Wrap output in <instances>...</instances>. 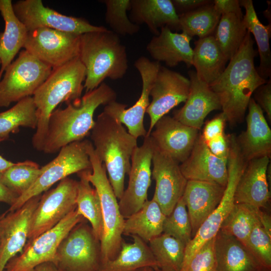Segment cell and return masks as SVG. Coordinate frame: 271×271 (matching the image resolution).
<instances>
[{"label":"cell","instance_id":"cell-1","mask_svg":"<svg viewBox=\"0 0 271 271\" xmlns=\"http://www.w3.org/2000/svg\"><path fill=\"white\" fill-rule=\"evenodd\" d=\"M253 41L247 31L245 39L227 67L209 86L217 96L222 112L231 125L242 122L251 95L266 80L255 67Z\"/></svg>","mask_w":271,"mask_h":271},{"label":"cell","instance_id":"cell-28","mask_svg":"<svg viewBox=\"0 0 271 271\" xmlns=\"http://www.w3.org/2000/svg\"><path fill=\"white\" fill-rule=\"evenodd\" d=\"M216 271H265L234 236L219 230L215 236Z\"/></svg>","mask_w":271,"mask_h":271},{"label":"cell","instance_id":"cell-7","mask_svg":"<svg viewBox=\"0 0 271 271\" xmlns=\"http://www.w3.org/2000/svg\"><path fill=\"white\" fill-rule=\"evenodd\" d=\"M229 151L227 159L228 179L222 199L216 208L202 223L186 245L184 258L180 270L184 269L197 252L207 242L214 238L234 204V194L238 181L247 163L239 149L236 137H229Z\"/></svg>","mask_w":271,"mask_h":271},{"label":"cell","instance_id":"cell-19","mask_svg":"<svg viewBox=\"0 0 271 271\" xmlns=\"http://www.w3.org/2000/svg\"><path fill=\"white\" fill-rule=\"evenodd\" d=\"M152 164V177L156 183L153 199L168 216L183 196L188 180L183 175L179 163L155 145Z\"/></svg>","mask_w":271,"mask_h":271},{"label":"cell","instance_id":"cell-48","mask_svg":"<svg viewBox=\"0 0 271 271\" xmlns=\"http://www.w3.org/2000/svg\"><path fill=\"white\" fill-rule=\"evenodd\" d=\"M178 16L210 5L213 1L208 0H171Z\"/></svg>","mask_w":271,"mask_h":271},{"label":"cell","instance_id":"cell-14","mask_svg":"<svg viewBox=\"0 0 271 271\" xmlns=\"http://www.w3.org/2000/svg\"><path fill=\"white\" fill-rule=\"evenodd\" d=\"M13 7L16 15L28 32L47 28L81 35L107 29L102 26L93 25L84 18L59 13L45 7L41 0H21L13 4Z\"/></svg>","mask_w":271,"mask_h":271},{"label":"cell","instance_id":"cell-11","mask_svg":"<svg viewBox=\"0 0 271 271\" xmlns=\"http://www.w3.org/2000/svg\"><path fill=\"white\" fill-rule=\"evenodd\" d=\"M55 264L63 271H98L100 244L92 228L76 225L60 244Z\"/></svg>","mask_w":271,"mask_h":271},{"label":"cell","instance_id":"cell-51","mask_svg":"<svg viewBox=\"0 0 271 271\" xmlns=\"http://www.w3.org/2000/svg\"><path fill=\"white\" fill-rule=\"evenodd\" d=\"M258 216L259 221L266 233L271 236V220L269 215L264 212H262L261 209L258 210Z\"/></svg>","mask_w":271,"mask_h":271},{"label":"cell","instance_id":"cell-50","mask_svg":"<svg viewBox=\"0 0 271 271\" xmlns=\"http://www.w3.org/2000/svg\"><path fill=\"white\" fill-rule=\"evenodd\" d=\"M18 195L7 187L3 182L0 176V202L12 205Z\"/></svg>","mask_w":271,"mask_h":271},{"label":"cell","instance_id":"cell-25","mask_svg":"<svg viewBox=\"0 0 271 271\" xmlns=\"http://www.w3.org/2000/svg\"><path fill=\"white\" fill-rule=\"evenodd\" d=\"M225 187L213 182L187 181L182 197L190 220L192 237L219 204Z\"/></svg>","mask_w":271,"mask_h":271},{"label":"cell","instance_id":"cell-56","mask_svg":"<svg viewBox=\"0 0 271 271\" xmlns=\"http://www.w3.org/2000/svg\"><path fill=\"white\" fill-rule=\"evenodd\" d=\"M0 65H1V61H0Z\"/></svg>","mask_w":271,"mask_h":271},{"label":"cell","instance_id":"cell-8","mask_svg":"<svg viewBox=\"0 0 271 271\" xmlns=\"http://www.w3.org/2000/svg\"><path fill=\"white\" fill-rule=\"evenodd\" d=\"M89 141L83 140L62 148L53 160L42 167L43 172L34 184L19 196L6 211L18 209L30 199L40 195L54 184L71 174L91 170V164L87 152Z\"/></svg>","mask_w":271,"mask_h":271},{"label":"cell","instance_id":"cell-13","mask_svg":"<svg viewBox=\"0 0 271 271\" xmlns=\"http://www.w3.org/2000/svg\"><path fill=\"white\" fill-rule=\"evenodd\" d=\"M78 181L67 177L41 196L33 214L28 240L51 229L76 208Z\"/></svg>","mask_w":271,"mask_h":271},{"label":"cell","instance_id":"cell-6","mask_svg":"<svg viewBox=\"0 0 271 271\" xmlns=\"http://www.w3.org/2000/svg\"><path fill=\"white\" fill-rule=\"evenodd\" d=\"M87 152L92 169L87 171V177L99 196L103 221V231L100 240L101 265L113 259L118 254L122 241L125 219L120 211L105 167L96 154L90 141Z\"/></svg>","mask_w":271,"mask_h":271},{"label":"cell","instance_id":"cell-46","mask_svg":"<svg viewBox=\"0 0 271 271\" xmlns=\"http://www.w3.org/2000/svg\"><path fill=\"white\" fill-rule=\"evenodd\" d=\"M254 100L271 120V82L270 79L259 86L254 91Z\"/></svg>","mask_w":271,"mask_h":271},{"label":"cell","instance_id":"cell-55","mask_svg":"<svg viewBox=\"0 0 271 271\" xmlns=\"http://www.w3.org/2000/svg\"><path fill=\"white\" fill-rule=\"evenodd\" d=\"M158 271H171V270H167V269H159Z\"/></svg>","mask_w":271,"mask_h":271},{"label":"cell","instance_id":"cell-16","mask_svg":"<svg viewBox=\"0 0 271 271\" xmlns=\"http://www.w3.org/2000/svg\"><path fill=\"white\" fill-rule=\"evenodd\" d=\"M134 65L142 81V92L138 100L127 109L126 105L115 100L105 105L103 110L116 117L125 125L127 131L138 139L145 138L147 133L144 124V116L150 104V91L161 65L159 62L141 56L136 60Z\"/></svg>","mask_w":271,"mask_h":271},{"label":"cell","instance_id":"cell-23","mask_svg":"<svg viewBox=\"0 0 271 271\" xmlns=\"http://www.w3.org/2000/svg\"><path fill=\"white\" fill-rule=\"evenodd\" d=\"M247 108L246 129L236 137L242 156L246 162L263 157L270 159L271 130L263 111L252 97Z\"/></svg>","mask_w":271,"mask_h":271},{"label":"cell","instance_id":"cell-27","mask_svg":"<svg viewBox=\"0 0 271 271\" xmlns=\"http://www.w3.org/2000/svg\"><path fill=\"white\" fill-rule=\"evenodd\" d=\"M129 11L132 23L146 25L155 36L165 27L180 30L179 16L171 0H130Z\"/></svg>","mask_w":271,"mask_h":271},{"label":"cell","instance_id":"cell-37","mask_svg":"<svg viewBox=\"0 0 271 271\" xmlns=\"http://www.w3.org/2000/svg\"><path fill=\"white\" fill-rule=\"evenodd\" d=\"M220 17L212 3L179 15V29L192 38L213 35Z\"/></svg>","mask_w":271,"mask_h":271},{"label":"cell","instance_id":"cell-43","mask_svg":"<svg viewBox=\"0 0 271 271\" xmlns=\"http://www.w3.org/2000/svg\"><path fill=\"white\" fill-rule=\"evenodd\" d=\"M245 247L265 271H270L271 236L266 233L259 222L251 230Z\"/></svg>","mask_w":271,"mask_h":271},{"label":"cell","instance_id":"cell-39","mask_svg":"<svg viewBox=\"0 0 271 271\" xmlns=\"http://www.w3.org/2000/svg\"><path fill=\"white\" fill-rule=\"evenodd\" d=\"M149 243L159 269L180 271L184 258L185 244L164 233L151 239Z\"/></svg>","mask_w":271,"mask_h":271},{"label":"cell","instance_id":"cell-24","mask_svg":"<svg viewBox=\"0 0 271 271\" xmlns=\"http://www.w3.org/2000/svg\"><path fill=\"white\" fill-rule=\"evenodd\" d=\"M270 159L263 157L247 163L234 194V203H243L255 208H265L270 199L267 170Z\"/></svg>","mask_w":271,"mask_h":271},{"label":"cell","instance_id":"cell-9","mask_svg":"<svg viewBox=\"0 0 271 271\" xmlns=\"http://www.w3.org/2000/svg\"><path fill=\"white\" fill-rule=\"evenodd\" d=\"M52 70L26 50L21 51L0 80V108L33 95Z\"/></svg>","mask_w":271,"mask_h":271},{"label":"cell","instance_id":"cell-36","mask_svg":"<svg viewBox=\"0 0 271 271\" xmlns=\"http://www.w3.org/2000/svg\"><path fill=\"white\" fill-rule=\"evenodd\" d=\"M243 17L234 14L221 15L213 33L216 42L228 61L239 49L247 32Z\"/></svg>","mask_w":271,"mask_h":271},{"label":"cell","instance_id":"cell-33","mask_svg":"<svg viewBox=\"0 0 271 271\" xmlns=\"http://www.w3.org/2000/svg\"><path fill=\"white\" fill-rule=\"evenodd\" d=\"M239 3L245 10L243 20L246 29L253 34L258 47L260 63L256 70L260 76L266 80L271 74L270 25L265 26L260 22L251 0H241Z\"/></svg>","mask_w":271,"mask_h":271},{"label":"cell","instance_id":"cell-30","mask_svg":"<svg viewBox=\"0 0 271 271\" xmlns=\"http://www.w3.org/2000/svg\"><path fill=\"white\" fill-rule=\"evenodd\" d=\"M192 60L198 78L209 85L222 74L228 61L213 35L195 42Z\"/></svg>","mask_w":271,"mask_h":271},{"label":"cell","instance_id":"cell-21","mask_svg":"<svg viewBox=\"0 0 271 271\" xmlns=\"http://www.w3.org/2000/svg\"><path fill=\"white\" fill-rule=\"evenodd\" d=\"M187 180L207 181L225 187L228 179L227 161L214 155L199 134L186 160L180 165Z\"/></svg>","mask_w":271,"mask_h":271},{"label":"cell","instance_id":"cell-17","mask_svg":"<svg viewBox=\"0 0 271 271\" xmlns=\"http://www.w3.org/2000/svg\"><path fill=\"white\" fill-rule=\"evenodd\" d=\"M190 79L180 73L161 66L151 88L152 101L146 113L150 123L147 136H149L157 121L172 109L185 102L190 89Z\"/></svg>","mask_w":271,"mask_h":271},{"label":"cell","instance_id":"cell-52","mask_svg":"<svg viewBox=\"0 0 271 271\" xmlns=\"http://www.w3.org/2000/svg\"><path fill=\"white\" fill-rule=\"evenodd\" d=\"M35 271H63L59 268L54 263L47 262L38 265Z\"/></svg>","mask_w":271,"mask_h":271},{"label":"cell","instance_id":"cell-4","mask_svg":"<svg viewBox=\"0 0 271 271\" xmlns=\"http://www.w3.org/2000/svg\"><path fill=\"white\" fill-rule=\"evenodd\" d=\"M86 78L85 67L77 57L52 70L33 98L38 123L32 144L36 150L43 151L50 116L60 103L75 102L81 99Z\"/></svg>","mask_w":271,"mask_h":271},{"label":"cell","instance_id":"cell-53","mask_svg":"<svg viewBox=\"0 0 271 271\" xmlns=\"http://www.w3.org/2000/svg\"><path fill=\"white\" fill-rule=\"evenodd\" d=\"M4 141L5 140L3 139H0V143ZM15 163L7 160L0 155V173L3 172L9 167L12 166Z\"/></svg>","mask_w":271,"mask_h":271},{"label":"cell","instance_id":"cell-32","mask_svg":"<svg viewBox=\"0 0 271 271\" xmlns=\"http://www.w3.org/2000/svg\"><path fill=\"white\" fill-rule=\"evenodd\" d=\"M166 215L152 198L124 220L123 234L136 235L146 243L163 233Z\"/></svg>","mask_w":271,"mask_h":271},{"label":"cell","instance_id":"cell-12","mask_svg":"<svg viewBox=\"0 0 271 271\" xmlns=\"http://www.w3.org/2000/svg\"><path fill=\"white\" fill-rule=\"evenodd\" d=\"M80 35L47 28L28 32L23 48L52 69L78 57Z\"/></svg>","mask_w":271,"mask_h":271},{"label":"cell","instance_id":"cell-5","mask_svg":"<svg viewBox=\"0 0 271 271\" xmlns=\"http://www.w3.org/2000/svg\"><path fill=\"white\" fill-rule=\"evenodd\" d=\"M78 58L86 70V92L96 88L106 78H122L128 67L125 46L118 35L107 29L81 35Z\"/></svg>","mask_w":271,"mask_h":271},{"label":"cell","instance_id":"cell-2","mask_svg":"<svg viewBox=\"0 0 271 271\" xmlns=\"http://www.w3.org/2000/svg\"><path fill=\"white\" fill-rule=\"evenodd\" d=\"M116 98L115 91L102 82L96 88L86 92L79 101L69 102L64 108L55 109L49 119L43 152L55 153L69 144L83 140L94 124L96 109Z\"/></svg>","mask_w":271,"mask_h":271},{"label":"cell","instance_id":"cell-41","mask_svg":"<svg viewBox=\"0 0 271 271\" xmlns=\"http://www.w3.org/2000/svg\"><path fill=\"white\" fill-rule=\"evenodd\" d=\"M105 5V20L111 31L121 36H132L140 30V26L132 23L126 12L130 9V0H104Z\"/></svg>","mask_w":271,"mask_h":271},{"label":"cell","instance_id":"cell-38","mask_svg":"<svg viewBox=\"0 0 271 271\" xmlns=\"http://www.w3.org/2000/svg\"><path fill=\"white\" fill-rule=\"evenodd\" d=\"M258 209L246 204L234 203L219 230L234 236L245 246L251 230L259 222Z\"/></svg>","mask_w":271,"mask_h":271},{"label":"cell","instance_id":"cell-29","mask_svg":"<svg viewBox=\"0 0 271 271\" xmlns=\"http://www.w3.org/2000/svg\"><path fill=\"white\" fill-rule=\"evenodd\" d=\"M0 14L5 29L0 32V80L26 42L28 31L16 15L11 0H0Z\"/></svg>","mask_w":271,"mask_h":271},{"label":"cell","instance_id":"cell-49","mask_svg":"<svg viewBox=\"0 0 271 271\" xmlns=\"http://www.w3.org/2000/svg\"><path fill=\"white\" fill-rule=\"evenodd\" d=\"M213 6L220 15L234 14L243 17L239 1L238 0H215Z\"/></svg>","mask_w":271,"mask_h":271},{"label":"cell","instance_id":"cell-42","mask_svg":"<svg viewBox=\"0 0 271 271\" xmlns=\"http://www.w3.org/2000/svg\"><path fill=\"white\" fill-rule=\"evenodd\" d=\"M163 233L173 237L185 245L192 238L190 220L182 197L172 212L166 216Z\"/></svg>","mask_w":271,"mask_h":271},{"label":"cell","instance_id":"cell-22","mask_svg":"<svg viewBox=\"0 0 271 271\" xmlns=\"http://www.w3.org/2000/svg\"><path fill=\"white\" fill-rule=\"evenodd\" d=\"M189 95L182 107L175 111L174 117L185 125L200 130L207 115L221 109L219 99L209 84L199 79L194 71L188 72Z\"/></svg>","mask_w":271,"mask_h":271},{"label":"cell","instance_id":"cell-45","mask_svg":"<svg viewBox=\"0 0 271 271\" xmlns=\"http://www.w3.org/2000/svg\"><path fill=\"white\" fill-rule=\"evenodd\" d=\"M226 117L222 112L215 117L207 121L204 127L201 136L205 142L224 133Z\"/></svg>","mask_w":271,"mask_h":271},{"label":"cell","instance_id":"cell-40","mask_svg":"<svg viewBox=\"0 0 271 271\" xmlns=\"http://www.w3.org/2000/svg\"><path fill=\"white\" fill-rule=\"evenodd\" d=\"M43 170L36 163L27 160L15 163L0 176L4 184L19 197L34 184Z\"/></svg>","mask_w":271,"mask_h":271},{"label":"cell","instance_id":"cell-18","mask_svg":"<svg viewBox=\"0 0 271 271\" xmlns=\"http://www.w3.org/2000/svg\"><path fill=\"white\" fill-rule=\"evenodd\" d=\"M41 197H34L18 209L6 211L0 216V271L25 247L33 214Z\"/></svg>","mask_w":271,"mask_h":271},{"label":"cell","instance_id":"cell-31","mask_svg":"<svg viewBox=\"0 0 271 271\" xmlns=\"http://www.w3.org/2000/svg\"><path fill=\"white\" fill-rule=\"evenodd\" d=\"M131 236L133 242L122 240L117 256L101 264L98 271H139L146 267L159 268L147 243L137 236Z\"/></svg>","mask_w":271,"mask_h":271},{"label":"cell","instance_id":"cell-20","mask_svg":"<svg viewBox=\"0 0 271 271\" xmlns=\"http://www.w3.org/2000/svg\"><path fill=\"white\" fill-rule=\"evenodd\" d=\"M199 131L166 114L157 121L149 136L156 147L181 163L189 156Z\"/></svg>","mask_w":271,"mask_h":271},{"label":"cell","instance_id":"cell-15","mask_svg":"<svg viewBox=\"0 0 271 271\" xmlns=\"http://www.w3.org/2000/svg\"><path fill=\"white\" fill-rule=\"evenodd\" d=\"M154 150L151 137L146 136L143 144L135 149L131 156L128 186L118 202L120 211L125 219L139 210L148 200Z\"/></svg>","mask_w":271,"mask_h":271},{"label":"cell","instance_id":"cell-10","mask_svg":"<svg viewBox=\"0 0 271 271\" xmlns=\"http://www.w3.org/2000/svg\"><path fill=\"white\" fill-rule=\"evenodd\" d=\"M83 218L76 208L72 211L54 227L28 241L23 251L9 261L4 271H35L43 263H55L60 244Z\"/></svg>","mask_w":271,"mask_h":271},{"label":"cell","instance_id":"cell-34","mask_svg":"<svg viewBox=\"0 0 271 271\" xmlns=\"http://www.w3.org/2000/svg\"><path fill=\"white\" fill-rule=\"evenodd\" d=\"M86 170L77 174V194L76 199V209L78 213L87 219L96 238L99 240L103 231V221L99 196L94 188H92L87 177Z\"/></svg>","mask_w":271,"mask_h":271},{"label":"cell","instance_id":"cell-54","mask_svg":"<svg viewBox=\"0 0 271 271\" xmlns=\"http://www.w3.org/2000/svg\"><path fill=\"white\" fill-rule=\"evenodd\" d=\"M158 270H159V268L155 269L151 267H144L140 269L139 271H158Z\"/></svg>","mask_w":271,"mask_h":271},{"label":"cell","instance_id":"cell-44","mask_svg":"<svg viewBox=\"0 0 271 271\" xmlns=\"http://www.w3.org/2000/svg\"><path fill=\"white\" fill-rule=\"evenodd\" d=\"M215 237L205 243L181 271H216Z\"/></svg>","mask_w":271,"mask_h":271},{"label":"cell","instance_id":"cell-3","mask_svg":"<svg viewBox=\"0 0 271 271\" xmlns=\"http://www.w3.org/2000/svg\"><path fill=\"white\" fill-rule=\"evenodd\" d=\"M94 151L104 165L108 180L117 199L124 190V179L130 169L131 157L138 147L137 139L131 135L118 119L103 111L90 131Z\"/></svg>","mask_w":271,"mask_h":271},{"label":"cell","instance_id":"cell-47","mask_svg":"<svg viewBox=\"0 0 271 271\" xmlns=\"http://www.w3.org/2000/svg\"><path fill=\"white\" fill-rule=\"evenodd\" d=\"M205 143L214 155L227 161L229 145L228 136L225 133Z\"/></svg>","mask_w":271,"mask_h":271},{"label":"cell","instance_id":"cell-26","mask_svg":"<svg viewBox=\"0 0 271 271\" xmlns=\"http://www.w3.org/2000/svg\"><path fill=\"white\" fill-rule=\"evenodd\" d=\"M192 39L184 33L173 32L169 28L163 27L150 41L147 50L155 61L164 62L169 67H175L180 62L190 67L193 63Z\"/></svg>","mask_w":271,"mask_h":271},{"label":"cell","instance_id":"cell-35","mask_svg":"<svg viewBox=\"0 0 271 271\" xmlns=\"http://www.w3.org/2000/svg\"><path fill=\"white\" fill-rule=\"evenodd\" d=\"M37 123V109L33 96L25 98L0 112V139L7 140L11 133L18 132L21 127L36 129Z\"/></svg>","mask_w":271,"mask_h":271}]
</instances>
